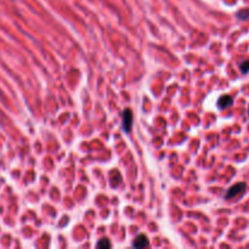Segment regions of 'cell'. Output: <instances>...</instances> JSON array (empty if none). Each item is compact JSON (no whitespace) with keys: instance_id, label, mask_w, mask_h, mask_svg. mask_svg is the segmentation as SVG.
<instances>
[{"instance_id":"obj_1","label":"cell","mask_w":249,"mask_h":249,"mask_svg":"<svg viewBox=\"0 0 249 249\" xmlns=\"http://www.w3.org/2000/svg\"><path fill=\"white\" fill-rule=\"evenodd\" d=\"M246 187H247V185H246L245 182H238V184L233 185L232 187H230V189L228 190V192H226L225 195V198L226 199L236 198V197H238L240 195H242L243 192L246 191Z\"/></svg>"},{"instance_id":"obj_2","label":"cell","mask_w":249,"mask_h":249,"mask_svg":"<svg viewBox=\"0 0 249 249\" xmlns=\"http://www.w3.org/2000/svg\"><path fill=\"white\" fill-rule=\"evenodd\" d=\"M122 123H123V130H125V133H130L131 125H133V113H131V109H124L123 114H122Z\"/></svg>"},{"instance_id":"obj_3","label":"cell","mask_w":249,"mask_h":249,"mask_svg":"<svg viewBox=\"0 0 249 249\" xmlns=\"http://www.w3.org/2000/svg\"><path fill=\"white\" fill-rule=\"evenodd\" d=\"M232 96H230V95H224V96H221L220 99L218 100V107L220 109H225L228 108V107H230L231 105H232Z\"/></svg>"},{"instance_id":"obj_4","label":"cell","mask_w":249,"mask_h":249,"mask_svg":"<svg viewBox=\"0 0 249 249\" xmlns=\"http://www.w3.org/2000/svg\"><path fill=\"white\" fill-rule=\"evenodd\" d=\"M148 245H150V241H148V238L145 235H139L133 242V247L135 248L148 247Z\"/></svg>"},{"instance_id":"obj_5","label":"cell","mask_w":249,"mask_h":249,"mask_svg":"<svg viewBox=\"0 0 249 249\" xmlns=\"http://www.w3.org/2000/svg\"><path fill=\"white\" fill-rule=\"evenodd\" d=\"M237 18L242 19V21H246V19L249 18V10H241V11L237 12Z\"/></svg>"},{"instance_id":"obj_6","label":"cell","mask_w":249,"mask_h":249,"mask_svg":"<svg viewBox=\"0 0 249 249\" xmlns=\"http://www.w3.org/2000/svg\"><path fill=\"white\" fill-rule=\"evenodd\" d=\"M111 247V242L107 238H102L97 242V248H109Z\"/></svg>"},{"instance_id":"obj_7","label":"cell","mask_w":249,"mask_h":249,"mask_svg":"<svg viewBox=\"0 0 249 249\" xmlns=\"http://www.w3.org/2000/svg\"><path fill=\"white\" fill-rule=\"evenodd\" d=\"M240 68H241V72H242L243 74H247V73H249V60L243 61V62L241 63Z\"/></svg>"},{"instance_id":"obj_8","label":"cell","mask_w":249,"mask_h":249,"mask_svg":"<svg viewBox=\"0 0 249 249\" xmlns=\"http://www.w3.org/2000/svg\"><path fill=\"white\" fill-rule=\"evenodd\" d=\"M248 116H249V108H248Z\"/></svg>"}]
</instances>
